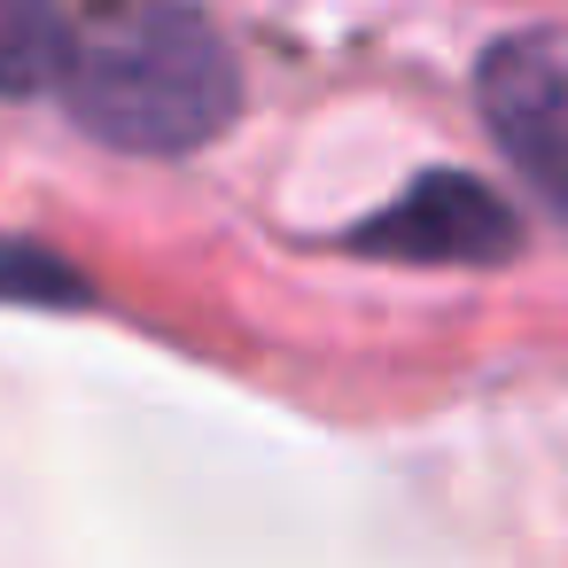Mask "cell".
I'll list each match as a JSON object with an SVG mask.
<instances>
[{
  "mask_svg": "<svg viewBox=\"0 0 568 568\" xmlns=\"http://www.w3.org/2000/svg\"><path fill=\"white\" fill-rule=\"evenodd\" d=\"M63 102L94 141L172 156L234 118V48L187 0H94L63 48Z\"/></svg>",
  "mask_w": 568,
  "mask_h": 568,
  "instance_id": "obj_1",
  "label": "cell"
},
{
  "mask_svg": "<svg viewBox=\"0 0 568 568\" xmlns=\"http://www.w3.org/2000/svg\"><path fill=\"white\" fill-rule=\"evenodd\" d=\"M71 17L63 0H0V94H32L63 71Z\"/></svg>",
  "mask_w": 568,
  "mask_h": 568,
  "instance_id": "obj_3",
  "label": "cell"
},
{
  "mask_svg": "<svg viewBox=\"0 0 568 568\" xmlns=\"http://www.w3.org/2000/svg\"><path fill=\"white\" fill-rule=\"evenodd\" d=\"M483 118L521 180L568 211V32H521L483 55Z\"/></svg>",
  "mask_w": 568,
  "mask_h": 568,
  "instance_id": "obj_2",
  "label": "cell"
}]
</instances>
